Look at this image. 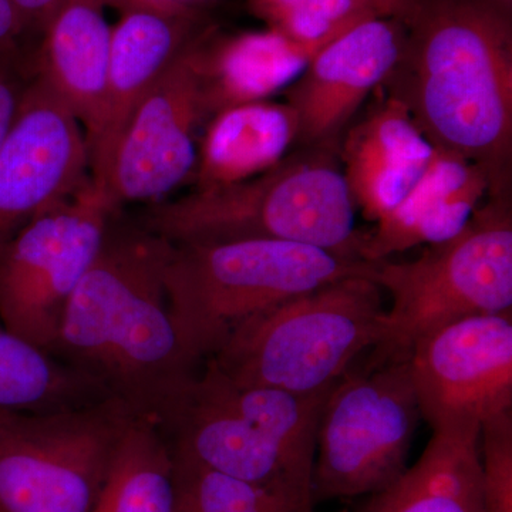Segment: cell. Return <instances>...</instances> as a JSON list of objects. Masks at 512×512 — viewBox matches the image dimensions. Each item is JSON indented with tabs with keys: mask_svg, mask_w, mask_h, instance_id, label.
<instances>
[{
	"mask_svg": "<svg viewBox=\"0 0 512 512\" xmlns=\"http://www.w3.org/2000/svg\"><path fill=\"white\" fill-rule=\"evenodd\" d=\"M100 400L73 369L0 326V410L52 413Z\"/></svg>",
	"mask_w": 512,
	"mask_h": 512,
	"instance_id": "obj_23",
	"label": "cell"
},
{
	"mask_svg": "<svg viewBox=\"0 0 512 512\" xmlns=\"http://www.w3.org/2000/svg\"><path fill=\"white\" fill-rule=\"evenodd\" d=\"M402 55L382 86L431 146L483 168L508 192L512 26L495 0H410Z\"/></svg>",
	"mask_w": 512,
	"mask_h": 512,
	"instance_id": "obj_2",
	"label": "cell"
},
{
	"mask_svg": "<svg viewBox=\"0 0 512 512\" xmlns=\"http://www.w3.org/2000/svg\"><path fill=\"white\" fill-rule=\"evenodd\" d=\"M372 279L392 296L382 342L409 355L431 330L468 318L512 311V214L507 192L490 194L454 237L427 245L409 262H375Z\"/></svg>",
	"mask_w": 512,
	"mask_h": 512,
	"instance_id": "obj_6",
	"label": "cell"
},
{
	"mask_svg": "<svg viewBox=\"0 0 512 512\" xmlns=\"http://www.w3.org/2000/svg\"><path fill=\"white\" fill-rule=\"evenodd\" d=\"M10 2L18 10L23 25L35 26L43 30L64 0H10Z\"/></svg>",
	"mask_w": 512,
	"mask_h": 512,
	"instance_id": "obj_28",
	"label": "cell"
},
{
	"mask_svg": "<svg viewBox=\"0 0 512 512\" xmlns=\"http://www.w3.org/2000/svg\"><path fill=\"white\" fill-rule=\"evenodd\" d=\"M404 37L402 18L372 16L323 46L285 90V103L298 119V143L332 147L363 101L396 66Z\"/></svg>",
	"mask_w": 512,
	"mask_h": 512,
	"instance_id": "obj_14",
	"label": "cell"
},
{
	"mask_svg": "<svg viewBox=\"0 0 512 512\" xmlns=\"http://www.w3.org/2000/svg\"><path fill=\"white\" fill-rule=\"evenodd\" d=\"M420 414L434 433L478 431L512 412V311L431 330L409 350Z\"/></svg>",
	"mask_w": 512,
	"mask_h": 512,
	"instance_id": "obj_10",
	"label": "cell"
},
{
	"mask_svg": "<svg viewBox=\"0 0 512 512\" xmlns=\"http://www.w3.org/2000/svg\"><path fill=\"white\" fill-rule=\"evenodd\" d=\"M25 29L22 18L10 0H0V46L12 42Z\"/></svg>",
	"mask_w": 512,
	"mask_h": 512,
	"instance_id": "obj_29",
	"label": "cell"
},
{
	"mask_svg": "<svg viewBox=\"0 0 512 512\" xmlns=\"http://www.w3.org/2000/svg\"><path fill=\"white\" fill-rule=\"evenodd\" d=\"M384 318L383 289L372 275L349 276L245 320L208 360L235 383L328 393L382 342Z\"/></svg>",
	"mask_w": 512,
	"mask_h": 512,
	"instance_id": "obj_5",
	"label": "cell"
},
{
	"mask_svg": "<svg viewBox=\"0 0 512 512\" xmlns=\"http://www.w3.org/2000/svg\"><path fill=\"white\" fill-rule=\"evenodd\" d=\"M133 419L113 400L20 414L0 434V512H92Z\"/></svg>",
	"mask_w": 512,
	"mask_h": 512,
	"instance_id": "obj_8",
	"label": "cell"
},
{
	"mask_svg": "<svg viewBox=\"0 0 512 512\" xmlns=\"http://www.w3.org/2000/svg\"><path fill=\"white\" fill-rule=\"evenodd\" d=\"M493 192L483 168L434 148L430 164L412 191L375 228L362 232L359 258L384 261L396 252L446 241L466 227Z\"/></svg>",
	"mask_w": 512,
	"mask_h": 512,
	"instance_id": "obj_16",
	"label": "cell"
},
{
	"mask_svg": "<svg viewBox=\"0 0 512 512\" xmlns=\"http://www.w3.org/2000/svg\"><path fill=\"white\" fill-rule=\"evenodd\" d=\"M249 5L269 30L315 49L360 20L376 16L355 0H249Z\"/></svg>",
	"mask_w": 512,
	"mask_h": 512,
	"instance_id": "obj_25",
	"label": "cell"
},
{
	"mask_svg": "<svg viewBox=\"0 0 512 512\" xmlns=\"http://www.w3.org/2000/svg\"><path fill=\"white\" fill-rule=\"evenodd\" d=\"M143 227L174 245L262 239L352 258H359L362 237L330 147L306 148L241 183L157 202L148 208Z\"/></svg>",
	"mask_w": 512,
	"mask_h": 512,
	"instance_id": "obj_3",
	"label": "cell"
},
{
	"mask_svg": "<svg viewBox=\"0 0 512 512\" xmlns=\"http://www.w3.org/2000/svg\"><path fill=\"white\" fill-rule=\"evenodd\" d=\"M121 18L111 28L109 72L99 128L89 143L94 181L140 101L181 53L200 39V19L180 0H113Z\"/></svg>",
	"mask_w": 512,
	"mask_h": 512,
	"instance_id": "obj_15",
	"label": "cell"
},
{
	"mask_svg": "<svg viewBox=\"0 0 512 512\" xmlns=\"http://www.w3.org/2000/svg\"><path fill=\"white\" fill-rule=\"evenodd\" d=\"M20 414L22 413L6 412V410H0V434H2L3 431L8 430L9 427L15 423Z\"/></svg>",
	"mask_w": 512,
	"mask_h": 512,
	"instance_id": "obj_31",
	"label": "cell"
},
{
	"mask_svg": "<svg viewBox=\"0 0 512 512\" xmlns=\"http://www.w3.org/2000/svg\"><path fill=\"white\" fill-rule=\"evenodd\" d=\"M171 450L227 476L261 485L315 512L312 473L232 406L210 362L161 424Z\"/></svg>",
	"mask_w": 512,
	"mask_h": 512,
	"instance_id": "obj_13",
	"label": "cell"
},
{
	"mask_svg": "<svg viewBox=\"0 0 512 512\" xmlns=\"http://www.w3.org/2000/svg\"><path fill=\"white\" fill-rule=\"evenodd\" d=\"M373 266L286 241L171 244L164 285L178 338L202 365L245 320L339 279L372 275Z\"/></svg>",
	"mask_w": 512,
	"mask_h": 512,
	"instance_id": "obj_4",
	"label": "cell"
},
{
	"mask_svg": "<svg viewBox=\"0 0 512 512\" xmlns=\"http://www.w3.org/2000/svg\"><path fill=\"white\" fill-rule=\"evenodd\" d=\"M25 89L9 73L0 70V146L13 126Z\"/></svg>",
	"mask_w": 512,
	"mask_h": 512,
	"instance_id": "obj_27",
	"label": "cell"
},
{
	"mask_svg": "<svg viewBox=\"0 0 512 512\" xmlns=\"http://www.w3.org/2000/svg\"><path fill=\"white\" fill-rule=\"evenodd\" d=\"M298 136V119L286 103L262 100L220 111L208 120L198 147L195 190L241 183L271 170Z\"/></svg>",
	"mask_w": 512,
	"mask_h": 512,
	"instance_id": "obj_19",
	"label": "cell"
},
{
	"mask_svg": "<svg viewBox=\"0 0 512 512\" xmlns=\"http://www.w3.org/2000/svg\"><path fill=\"white\" fill-rule=\"evenodd\" d=\"M483 512H512V412L481 427Z\"/></svg>",
	"mask_w": 512,
	"mask_h": 512,
	"instance_id": "obj_26",
	"label": "cell"
},
{
	"mask_svg": "<svg viewBox=\"0 0 512 512\" xmlns=\"http://www.w3.org/2000/svg\"><path fill=\"white\" fill-rule=\"evenodd\" d=\"M433 154L434 147L402 104L384 96L350 128L340 151L356 211L367 220H382L412 191Z\"/></svg>",
	"mask_w": 512,
	"mask_h": 512,
	"instance_id": "obj_17",
	"label": "cell"
},
{
	"mask_svg": "<svg viewBox=\"0 0 512 512\" xmlns=\"http://www.w3.org/2000/svg\"><path fill=\"white\" fill-rule=\"evenodd\" d=\"M360 6L376 16L402 18L409 8L410 0H355Z\"/></svg>",
	"mask_w": 512,
	"mask_h": 512,
	"instance_id": "obj_30",
	"label": "cell"
},
{
	"mask_svg": "<svg viewBox=\"0 0 512 512\" xmlns=\"http://www.w3.org/2000/svg\"><path fill=\"white\" fill-rule=\"evenodd\" d=\"M202 37L170 64L131 114L106 174L94 181L119 210L128 202L157 204L197 165V131L208 123L202 92Z\"/></svg>",
	"mask_w": 512,
	"mask_h": 512,
	"instance_id": "obj_11",
	"label": "cell"
},
{
	"mask_svg": "<svg viewBox=\"0 0 512 512\" xmlns=\"http://www.w3.org/2000/svg\"><path fill=\"white\" fill-rule=\"evenodd\" d=\"M111 0H64L43 29L39 77L66 104L86 133L99 128L109 72Z\"/></svg>",
	"mask_w": 512,
	"mask_h": 512,
	"instance_id": "obj_18",
	"label": "cell"
},
{
	"mask_svg": "<svg viewBox=\"0 0 512 512\" xmlns=\"http://www.w3.org/2000/svg\"><path fill=\"white\" fill-rule=\"evenodd\" d=\"M89 170L82 124L37 76L0 146V252L30 221L76 194Z\"/></svg>",
	"mask_w": 512,
	"mask_h": 512,
	"instance_id": "obj_12",
	"label": "cell"
},
{
	"mask_svg": "<svg viewBox=\"0 0 512 512\" xmlns=\"http://www.w3.org/2000/svg\"><path fill=\"white\" fill-rule=\"evenodd\" d=\"M320 49L274 30L241 33L215 45L201 43L202 92L210 119L238 104L268 100L288 89Z\"/></svg>",
	"mask_w": 512,
	"mask_h": 512,
	"instance_id": "obj_20",
	"label": "cell"
},
{
	"mask_svg": "<svg viewBox=\"0 0 512 512\" xmlns=\"http://www.w3.org/2000/svg\"><path fill=\"white\" fill-rule=\"evenodd\" d=\"M480 433H434L413 467L345 512H483Z\"/></svg>",
	"mask_w": 512,
	"mask_h": 512,
	"instance_id": "obj_21",
	"label": "cell"
},
{
	"mask_svg": "<svg viewBox=\"0 0 512 512\" xmlns=\"http://www.w3.org/2000/svg\"><path fill=\"white\" fill-rule=\"evenodd\" d=\"M174 458L157 421L134 417L92 512H175Z\"/></svg>",
	"mask_w": 512,
	"mask_h": 512,
	"instance_id": "obj_22",
	"label": "cell"
},
{
	"mask_svg": "<svg viewBox=\"0 0 512 512\" xmlns=\"http://www.w3.org/2000/svg\"><path fill=\"white\" fill-rule=\"evenodd\" d=\"M171 242L113 221L64 309L52 356L134 417L163 424L201 370L164 285Z\"/></svg>",
	"mask_w": 512,
	"mask_h": 512,
	"instance_id": "obj_1",
	"label": "cell"
},
{
	"mask_svg": "<svg viewBox=\"0 0 512 512\" xmlns=\"http://www.w3.org/2000/svg\"><path fill=\"white\" fill-rule=\"evenodd\" d=\"M420 419L407 356L379 348L360 356L320 410L313 503L366 497L396 481Z\"/></svg>",
	"mask_w": 512,
	"mask_h": 512,
	"instance_id": "obj_7",
	"label": "cell"
},
{
	"mask_svg": "<svg viewBox=\"0 0 512 512\" xmlns=\"http://www.w3.org/2000/svg\"><path fill=\"white\" fill-rule=\"evenodd\" d=\"M173 458L175 512H301L261 485L227 476L175 451Z\"/></svg>",
	"mask_w": 512,
	"mask_h": 512,
	"instance_id": "obj_24",
	"label": "cell"
},
{
	"mask_svg": "<svg viewBox=\"0 0 512 512\" xmlns=\"http://www.w3.org/2000/svg\"><path fill=\"white\" fill-rule=\"evenodd\" d=\"M117 208L92 177L0 252L2 326L52 356L64 309L99 254Z\"/></svg>",
	"mask_w": 512,
	"mask_h": 512,
	"instance_id": "obj_9",
	"label": "cell"
}]
</instances>
